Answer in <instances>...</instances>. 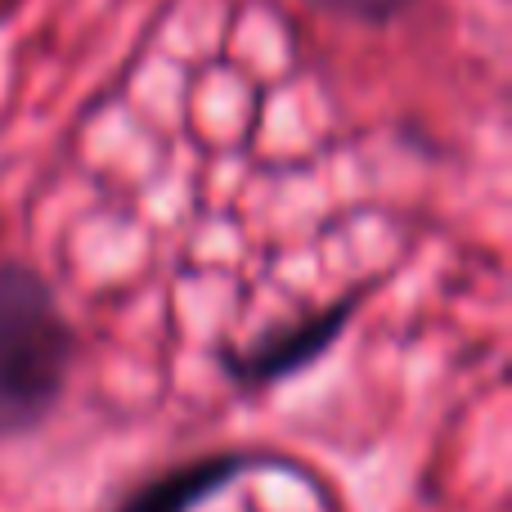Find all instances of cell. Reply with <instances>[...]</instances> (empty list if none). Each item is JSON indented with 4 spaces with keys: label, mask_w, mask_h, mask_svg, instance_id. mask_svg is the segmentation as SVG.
Returning a JSON list of instances; mask_svg holds the SVG:
<instances>
[{
    "label": "cell",
    "mask_w": 512,
    "mask_h": 512,
    "mask_svg": "<svg viewBox=\"0 0 512 512\" xmlns=\"http://www.w3.org/2000/svg\"><path fill=\"white\" fill-rule=\"evenodd\" d=\"M81 328L50 274L32 261H0V445L45 432L72 391Z\"/></svg>",
    "instance_id": "1"
},
{
    "label": "cell",
    "mask_w": 512,
    "mask_h": 512,
    "mask_svg": "<svg viewBox=\"0 0 512 512\" xmlns=\"http://www.w3.org/2000/svg\"><path fill=\"white\" fill-rule=\"evenodd\" d=\"M256 472L297 477L324 499V486L292 454L261 450V445H230V450H207V454H194V459L171 463V468L149 472L131 490H122L104 512H198L203 504H212L216 495H225L230 486H239L243 477H256Z\"/></svg>",
    "instance_id": "3"
},
{
    "label": "cell",
    "mask_w": 512,
    "mask_h": 512,
    "mask_svg": "<svg viewBox=\"0 0 512 512\" xmlns=\"http://www.w3.org/2000/svg\"><path fill=\"white\" fill-rule=\"evenodd\" d=\"M301 5H310L324 18H337V23H351V27H391L405 14H414L423 0H301Z\"/></svg>",
    "instance_id": "4"
},
{
    "label": "cell",
    "mask_w": 512,
    "mask_h": 512,
    "mask_svg": "<svg viewBox=\"0 0 512 512\" xmlns=\"http://www.w3.org/2000/svg\"><path fill=\"white\" fill-rule=\"evenodd\" d=\"M369 292H373L369 283H355V288L337 292L333 301L315 306L310 315L279 319V324L252 333L248 342H221L212 351L216 369H221V378L230 382L234 391H243V396H252V391H274L279 382L315 369L319 360H328V355L337 351V342L351 333V324Z\"/></svg>",
    "instance_id": "2"
}]
</instances>
